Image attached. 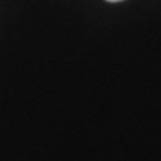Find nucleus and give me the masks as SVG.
<instances>
[{"mask_svg": "<svg viewBox=\"0 0 161 161\" xmlns=\"http://www.w3.org/2000/svg\"><path fill=\"white\" fill-rule=\"evenodd\" d=\"M108 2H121V0H108Z\"/></svg>", "mask_w": 161, "mask_h": 161, "instance_id": "obj_1", "label": "nucleus"}]
</instances>
